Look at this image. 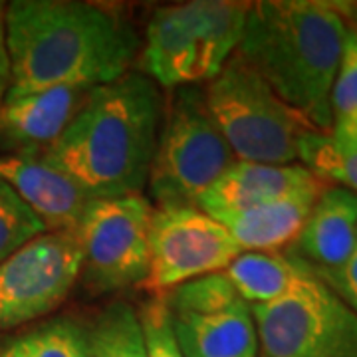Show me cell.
I'll list each match as a JSON object with an SVG mask.
<instances>
[{"mask_svg":"<svg viewBox=\"0 0 357 357\" xmlns=\"http://www.w3.org/2000/svg\"><path fill=\"white\" fill-rule=\"evenodd\" d=\"M4 26L8 98L50 88H100L129 74L139 52L131 24L91 2L14 0L6 4Z\"/></svg>","mask_w":357,"mask_h":357,"instance_id":"obj_1","label":"cell"},{"mask_svg":"<svg viewBox=\"0 0 357 357\" xmlns=\"http://www.w3.org/2000/svg\"><path fill=\"white\" fill-rule=\"evenodd\" d=\"M165 102L153 79L129 72L89 89L66 131L40 153L89 199H121L147 187Z\"/></svg>","mask_w":357,"mask_h":357,"instance_id":"obj_2","label":"cell"},{"mask_svg":"<svg viewBox=\"0 0 357 357\" xmlns=\"http://www.w3.org/2000/svg\"><path fill=\"white\" fill-rule=\"evenodd\" d=\"M345 32L347 26L330 2H255L236 56L316 131L332 133L330 93Z\"/></svg>","mask_w":357,"mask_h":357,"instance_id":"obj_3","label":"cell"},{"mask_svg":"<svg viewBox=\"0 0 357 357\" xmlns=\"http://www.w3.org/2000/svg\"><path fill=\"white\" fill-rule=\"evenodd\" d=\"M203 91L236 161L266 165L298 161L300 139L314 128L236 54Z\"/></svg>","mask_w":357,"mask_h":357,"instance_id":"obj_4","label":"cell"},{"mask_svg":"<svg viewBox=\"0 0 357 357\" xmlns=\"http://www.w3.org/2000/svg\"><path fill=\"white\" fill-rule=\"evenodd\" d=\"M234 161L236 157L206 107L203 88L173 89L147 178L159 206H195Z\"/></svg>","mask_w":357,"mask_h":357,"instance_id":"obj_5","label":"cell"},{"mask_svg":"<svg viewBox=\"0 0 357 357\" xmlns=\"http://www.w3.org/2000/svg\"><path fill=\"white\" fill-rule=\"evenodd\" d=\"M250 310L264 357H357V314L310 268L286 296Z\"/></svg>","mask_w":357,"mask_h":357,"instance_id":"obj_6","label":"cell"},{"mask_svg":"<svg viewBox=\"0 0 357 357\" xmlns=\"http://www.w3.org/2000/svg\"><path fill=\"white\" fill-rule=\"evenodd\" d=\"M153 208L143 195L89 201L74 230L82 250L79 278L89 292L105 294L143 284L149 270Z\"/></svg>","mask_w":357,"mask_h":357,"instance_id":"obj_7","label":"cell"},{"mask_svg":"<svg viewBox=\"0 0 357 357\" xmlns=\"http://www.w3.org/2000/svg\"><path fill=\"white\" fill-rule=\"evenodd\" d=\"M82 274L74 230H46L0 264V332L48 316Z\"/></svg>","mask_w":357,"mask_h":357,"instance_id":"obj_8","label":"cell"},{"mask_svg":"<svg viewBox=\"0 0 357 357\" xmlns=\"http://www.w3.org/2000/svg\"><path fill=\"white\" fill-rule=\"evenodd\" d=\"M238 255L229 230L201 208L159 206L149 222V270L141 286L163 296L183 282L227 270Z\"/></svg>","mask_w":357,"mask_h":357,"instance_id":"obj_9","label":"cell"},{"mask_svg":"<svg viewBox=\"0 0 357 357\" xmlns=\"http://www.w3.org/2000/svg\"><path fill=\"white\" fill-rule=\"evenodd\" d=\"M0 178L18 192L46 230H76L93 201L42 155H0Z\"/></svg>","mask_w":357,"mask_h":357,"instance_id":"obj_10","label":"cell"},{"mask_svg":"<svg viewBox=\"0 0 357 357\" xmlns=\"http://www.w3.org/2000/svg\"><path fill=\"white\" fill-rule=\"evenodd\" d=\"M88 91L50 88L8 98L0 109V139L16 153H44L76 117Z\"/></svg>","mask_w":357,"mask_h":357,"instance_id":"obj_11","label":"cell"},{"mask_svg":"<svg viewBox=\"0 0 357 357\" xmlns=\"http://www.w3.org/2000/svg\"><path fill=\"white\" fill-rule=\"evenodd\" d=\"M319 181L304 165H266L250 161H234L217 183L197 201L208 217L222 218L232 213L252 208L256 204L280 199Z\"/></svg>","mask_w":357,"mask_h":357,"instance_id":"obj_12","label":"cell"},{"mask_svg":"<svg viewBox=\"0 0 357 357\" xmlns=\"http://www.w3.org/2000/svg\"><path fill=\"white\" fill-rule=\"evenodd\" d=\"M141 58L145 76L159 88L177 89L203 82L199 46L185 2L155 10L147 24Z\"/></svg>","mask_w":357,"mask_h":357,"instance_id":"obj_13","label":"cell"},{"mask_svg":"<svg viewBox=\"0 0 357 357\" xmlns=\"http://www.w3.org/2000/svg\"><path fill=\"white\" fill-rule=\"evenodd\" d=\"M357 250V192L324 187L304 229L294 243V256L307 266L337 268Z\"/></svg>","mask_w":357,"mask_h":357,"instance_id":"obj_14","label":"cell"},{"mask_svg":"<svg viewBox=\"0 0 357 357\" xmlns=\"http://www.w3.org/2000/svg\"><path fill=\"white\" fill-rule=\"evenodd\" d=\"M321 191L324 181H316L280 199L218 218V222L243 252H278L286 244L296 243Z\"/></svg>","mask_w":357,"mask_h":357,"instance_id":"obj_15","label":"cell"},{"mask_svg":"<svg viewBox=\"0 0 357 357\" xmlns=\"http://www.w3.org/2000/svg\"><path fill=\"white\" fill-rule=\"evenodd\" d=\"M183 357H258V333L250 306L236 304L208 314H171Z\"/></svg>","mask_w":357,"mask_h":357,"instance_id":"obj_16","label":"cell"},{"mask_svg":"<svg viewBox=\"0 0 357 357\" xmlns=\"http://www.w3.org/2000/svg\"><path fill=\"white\" fill-rule=\"evenodd\" d=\"M225 272L248 306H260L290 292L307 274V264L294 255L243 252Z\"/></svg>","mask_w":357,"mask_h":357,"instance_id":"obj_17","label":"cell"},{"mask_svg":"<svg viewBox=\"0 0 357 357\" xmlns=\"http://www.w3.org/2000/svg\"><path fill=\"white\" fill-rule=\"evenodd\" d=\"M88 357H145L137 310L128 302L105 306L86 328Z\"/></svg>","mask_w":357,"mask_h":357,"instance_id":"obj_18","label":"cell"},{"mask_svg":"<svg viewBox=\"0 0 357 357\" xmlns=\"http://www.w3.org/2000/svg\"><path fill=\"white\" fill-rule=\"evenodd\" d=\"M298 159L319 181L357 192V145L312 129L300 139Z\"/></svg>","mask_w":357,"mask_h":357,"instance_id":"obj_19","label":"cell"},{"mask_svg":"<svg viewBox=\"0 0 357 357\" xmlns=\"http://www.w3.org/2000/svg\"><path fill=\"white\" fill-rule=\"evenodd\" d=\"M330 109L333 137L357 145V38L349 30L330 93Z\"/></svg>","mask_w":357,"mask_h":357,"instance_id":"obj_20","label":"cell"},{"mask_svg":"<svg viewBox=\"0 0 357 357\" xmlns=\"http://www.w3.org/2000/svg\"><path fill=\"white\" fill-rule=\"evenodd\" d=\"M161 298L165 300L171 314H208L243 300L225 270L183 282Z\"/></svg>","mask_w":357,"mask_h":357,"instance_id":"obj_21","label":"cell"},{"mask_svg":"<svg viewBox=\"0 0 357 357\" xmlns=\"http://www.w3.org/2000/svg\"><path fill=\"white\" fill-rule=\"evenodd\" d=\"M18 357H88L86 328L68 318L42 324L13 344Z\"/></svg>","mask_w":357,"mask_h":357,"instance_id":"obj_22","label":"cell"},{"mask_svg":"<svg viewBox=\"0 0 357 357\" xmlns=\"http://www.w3.org/2000/svg\"><path fill=\"white\" fill-rule=\"evenodd\" d=\"M44 232V222L18 192L0 178V264Z\"/></svg>","mask_w":357,"mask_h":357,"instance_id":"obj_23","label":"cell"},{"mask_svg":"<svg viewBox=\"0 0 357 357\" xmlns=\"http://www.w3.org/2000/svg\"><path fill=\"white\" fill-rule=\"evenodd\" d=\"M145 357H183L173 332V318L161 296H153L137 310Z\"/></svg>","mask_w":357,"mask_h":357,"instance_id":"obj_24","label":"cell"},{"mask_svg":"<svg viewBox=\"0 0 357 357\" xmlns=\"http://www.w3.org/2000/svg\"><path fill=\"white\" fill-rule=\"evenodd\" d=\"M312 274L324 282L332 290L345 306L351 307L357 314V250L354 256L337 268H314Z\"/></svg>","mask_w":357,"mask_h":357,"instance_id":"obj_25","label":"cell"},{"mask_svg":"<svg viewBox=\"0 0 357 357\" xmlns=\"http://www.w3.org/2000/svg\"><path fill=\"white\" fill-rule=\"evenodd\" d=\"M4 10H6V4L0 2V109L6 102L8 89H10V56H8V46H6Z\"/></svg>","mask_w":357,"mask_h":357,"instance_id":"obj_26","label":"cell"},{"mask_svg":"<svg viewBox=\"0 0 357 357\" xmlns=\"http://www.w3.org/2000/svg\"><path fill=\"white\" fill-rule=\"evenodd\" d=\"M335 13L342 16L349 32L357 38V2H330Z\"/></svg>","mask_w":357,"mask_h":357,"instance_id":"obj_27","label":"cell"},{"mask_svg":"<svg viewBox=\"0 0 357 357\" xmlns=\"http://www.w3.org/2000/svg\"><path fill=\"white\" fill-rule=\"evenodd\" d=\"M0 357H18L16 356V351H14L13 344L8 345L6 349H2V351H0Z\"/></svg>","mask_w":357,"mask_h":357,"instance_id":"obj_28","label":"cell"}]
</instances>
